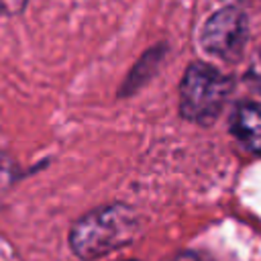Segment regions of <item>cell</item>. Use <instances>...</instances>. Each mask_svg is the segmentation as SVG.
<instances>
[{"mask_svg": "<svg viewBox=\"0 0 261 261\" xmlns=\"http://www.w3.org/2000/svg\"><path fill=\"white\" fill-rule=\"evenodd\" d=\"M141 230L139 214L124 202L106 204L77 218L69 230V249L82 261H96L130 245Z\"/></svg>", "mask_w": 261, "mask_h": 261, "instance_id": "1", "label": "cell"}, {"mask_svg": "<svg viewBox=\"0 0 261 261\" xmlns=\"http://www.w3.org/2000/svg\"><path fill=\"white\" fill-rule=\"evenodd\" d=\"M232 88V77L218 67L206 61L190 63L179 82V116L188 122L210 126L226 106Z\"/></svg>", "mask_w": 261, "mask_h": 261, "instance_id": "2", "label": "cell"}, {"mask_svg": "<svg viewBox=\"0 0 261 261\" xmlns=\"http://www.w3.org/2000/svg\"><path fill=\"white\" fill-rule=\"evenodd\" d=\"M249 37V24L243 10L228 6L214 12L200 33V45L206 53L220 59H239Z\"/></svg>", "mask_w": 261, "mask_h": 261, "instance_id": "3", "label": "cell"}, {"mask_svg": "<svg viewBox=\"0 0 261 261\" xmlns=\"http://www.w3.org/2000/svg\"><path fill=\"white\" fill-rule=\"evenodd\" d=\"M228 130L249 153L261 155V104H239L230 114Z\"/></svg>", "mask_w": 261, "mask_h": 261, "instance_id": "4", "label": "cell"}, {"mask_svg": "<svg viewBox=\"0 0 261 261\" xmlns=\"http://www.w3.org/2000/svg\"><path fill=\"white\" fill-rule=\"evenodd\" d=\"M163 57H165V45H157V47L149 49V51L135 63V67L128 71L126 80L122 82V86H120V90H118V96H120V98H126V96H130V94H135L137 90H141V88L157 73L159 63L163 61Z\"/></svg>", "mask_w": 261, "mask_h": 261, "instance_id": "5", "label": "cell"}, {"mask_svg": "<svg viewBox=\"0 0 261 261\" xmlns=\"http://www.w3.org/2000/svg\"><path fill=\"white\" fill-rule=\"evenodd\" d=\"M245 82L247 86L255 92V94H261V53L255 57V61L251 63L247 75H245Z\"/></svg>", "mask_w": 261, "mask_h": 261, "instance_id": "6", "label": "cell"}, {"mask_svg": "<svg viewBox=\"0 0 261 261\" xmlns=\"http://www.w3.org/2000/svg\"><path fill=\"white\" fill-rule=\"evenodd\" d=\"M27 0H0V14H18L24 8Z\"/></svg>", "mask_w": 261, "mask_h": 261, "instance_id": "7", "label": "cell"}, {"mask_svg": "<svg viewBox=\"0 0 261 261\" xmlns=\"http://www.w3.org/2000/svg\"><path fill=\"white\" fill-rule=\"evenodd\" d=\"M171 261H214V259H210L208 255H204L200 251H181Z\"/></svg>", "mask_w": 261, "mask_h": 261, "instance_id": "8", "label": "cell"}, {"mask_svg": "<svg viewBox=\"0 0 261 261\" xmlns=\"http://www.w3.org/2000/svg\"><path fill=\"white\" fill-rule=\"evenodd\" d=\"M126 261H139V259H126Z\"/></svg>", "mask_w": 261, "mask_h": 261, "instance_id": "9", "label": "cell"}]
</instances>
